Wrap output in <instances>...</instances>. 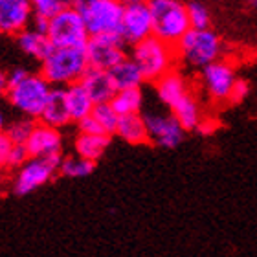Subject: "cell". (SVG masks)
I'll return each mask as SVG.
<instances>
[{
    "label": "cell",
    "mask_w": 257,
    "mask_h": 257,
    "mask_svg": "<svg viewBox=\"0 0 257 257\" xmlns=\"http://www.w3.org/2000/svg\"><path fill=\"white\" fill-rule=\"evenodd\" d=\"M88 68L86 48H54L41 63L39 74L54 88H66L79 83Z\"/></svg>",
    "instance_id": "1"
},
{
    "label": "cell",
    "mask_w": 257,
    "mask_h": 257,
    "mask_svg": "<svg viewBox=\"0 0 257 257\" xmlns=\"http://www.w3.org/2000/svg\"><path fill=\"white\" fill-rule=\"evenodd\" d=\"M128 57L138 66V70L144 75V81H149V83H156L164 75L173 72L178 59L175 46L164 43L155 35L134 44Z\"/></svg>",
    "instance_id": "2"
},
{
    "label": "cell",
    "mask_w": 257,
    "mask_h": 257,
    "mask_svg": "<svg viewBox=\"0 0 257 257\" xmlns=\"http://www.w3.org/2000/svg\"><path fill=\"white\" fill-rule=\"evenodd\" d=\"M153 35L164 43L177 46L191 30L188 4L182 0H149Z\"/></svg>",
    "instance_id": "3"
},
{
    "label": "cell",
    "mask_w": 257,
    "mask_h": 257,
    "mask_svg": "<svg viewBox=\"0 0 257 257\" xmlns=\"http://www.w3.org/2000/svg\"><path fill=\"white\" fill-rule=\"evenodd\" d=\"M222 48V41L213 30H189L175 46L178 59L197 68H204L219 61Z\"/></svg>",
    "instance_id": "4"
},
{
    "label": "cell",
    "mask_w": 257,
    "mask_h": 257,
    "mask_svg": "<svg viewBox=\"0 0 257 257\" xmlns=\"http://www.w3.org/2000/svg\"><path fill=\"white\" fill-rule=\"evenodd\" d=\"M54 86L44 79L41 74H30L19 85L8 88V99L21 114L30 119H39L48 101L50 92Z\"/></svg>",
    "instance_id": "5"
},
{
    "label": "cell",
    "mask_w": 257,
    "mask_h": 257,
    "mask_svg": "<svg viewBox=\"0 0 257 257\" xmlns=\"http://www.w3.org/2000/svg\"><path fill=\"white\" fill-rule=\"evenodd\" d=\"M46 35L54 48H86L90 41V33L86 30L79 10L68 8L50 19Z\"/></svg>",
    "instance_id": "6"
},
{
    "label": "cell",
    "mask_w": 257,
    "mask_h": 257,
    "mask_svg": "<svg viewBox=\"0 0 257 257\" xmlns=\"http://www.w3.org/2000/svg\"><path fill=\"white\" fill-rule=\"evenodd\" d=\"M90 37L119 33L123 4L121 0H85L79 8Z\"/></svg>",
    "instance_id": "7"
},
{
    "label": "cell",
    "mask_w": 257,
    "mask_h": 257,
    "mask_svg": "<svg viewBox=\"0 0 257 257\" xmlns=\"http://www.w3.org/2000/svg\"><path fill=\"white\" fill-rule=\"evenodd\" d=\"M63 156H52V158H30L24 166L17 171L13 180V193L19 197H26L30 193L37 191L52 180L59 173Z\"/></svg>",
    "instance_id": "8"
},
{
    "label": "cell",
    "mask_w": 257,
    "mask_h": 257,
    "mask_svg": "<svg viewBox=\"0 0 257 257\" xmlns=\"http://www.w3.org/2000/svg\"><path fill=\"white\" fill-rule=\"evenodd\" d=\"M123 15L119 33L125 44L134 46L136 43L153 35V22H151L149 0H121Z\"/></svg>",
    "instance_id": "9"
},
{
    "label": "cell",
    "mask_w": 257,
    "mask_h": 257,
    "mask_svg": "<svg viewBox=\"0 0 257 257\" xmlns=\"http://www.w3.org/2000/svg\"><path fill=\"white\" fill-rule=\"evenodd\" d=\"M86 57H88L90 68L110 72L116 64L121 63L127 57L125 41L121 37V33L90 37V41L86 44Z\"/></svg>",
    "instance_id": "10"
},
{
    "label": "cell",
    "mask_w": 257,
    "mask_h": 257,
    "mask_svg": "<svg viewBox=\"0 0 257 257\" xmlns=\"http://www.w3.org/2000/svg\"><path fill=\"white\" fill-rule=\"evenodd\" d=\"M202 85L208 92V96L215 101H228L231 88L235 85L237 75L235 66L230 61L219 59L202 68Z\"/></svg>",
    "instance_id": "11"
},
{
    "label": "cell",
    "mask_w": 257,
    "mask_h": 257,
    "mask_svg": "<svg viewBox=\"0 0 257 257\" xmlns=\"http://www.w3.org/2000/svg\"><path fill=\"white\" fill-rule=\"evenodd\" d=\"M145 125H147V133H149V140L158 147L164 149H175L177 145L184 140V131L182 125L178 123L177 118L171 112H145L144 114Z\"/></svg>",
    "instance_id": "12"
},
{
    "label": "cell",
    "mask_w": 257,
    "mask_h": 257,
    "mask_svg": "<svg viewBox=\"0 0 257 257\" xmlns=\"http://www.w3.org/2000/svg\"><path fill=\"white\" fill-rule=\"evenodd\" d=\"M32 21L30 0H0V33L19 35L32 26Z\"/></svg>",
    "instance_id": "13"
},
{
    "label": "cell",
    "mask_w": 257,
    "mask_h": 257,
    "mask_svg": "<svg viewBox=\"0 0 257 257\" xmlns=\"http://www.w3.org/2000/svg\"><path fill=\"white\" fill-rule=\"evenodd\" d=\"M30 158H52L63 156V134L59 128L48 127L44 123H35L32 136L26 142Z\"/></svg>",
    "instance_id": "14"
},
{
    "label": "cell",
    "mask_w": 257,
    "mask_h": 257,
    "mask_svg": "<svg viewBox=\"0 0 257 257\" xmlns=\"http://www.w3.org/2000/svg\"><path fill=\"white\" fill-rule=\"evenodd\" d=\"M155 86H156V96H158V99L169 110H173L178 103L182 101L184 97L188 96V94H191L186 77L180 72H177V70H173L167 75H164L160 81H156Z\"/></svg>",
    "instance_id": "15"
},
{
    "label": "cell",
    "mask_w": 257,
    "mask_h": 257,
    "mask_svg": "<svg viewBox=\"0 0 257 257\" xmlns=\"http://www.w3.org/2000/svg\"><path fill=\"white\" fill-rule=\"evenodd\" d=\"M81 85L85 86L86 92L90 94L92 101L96 105H101V103H110L112 97L116 96V86H114V81L110 77L108 72L105 70H96V68H88L86 74L83 75L81 79Z\"/></svg>",
    "instance_id": "16"
},
{
    "label": "cell",
    "mask_w": 257,
    "mask_h": 257,
    "mask_svg": "<svg viewBox=\"0 0 257 257\" xmlns=\"http://www.w3.org/2000/svg\"><path fill=\"white\" fill-rule=\"evenodd\" d=\"M39 121L54 128H63L68 123H72L68 107H66L64 88H52L48 101L44 105V110H43V114H41Z\"/></svg>",
    "instance_id": "17"
},
{
    "label": "cell",
    "mask_w": 257,
    "mask_h": 257,
    "mask_svg": "<svg viewBox=\"0 0 257 257\" xmlns=\"http://www.w3.org/2000/svg\"><path fill=\"white\" fill-rule=\"evenodd\" d=\"M17 44L19 48L26 55H30L32 59L43 63L50 55V52L54 50V44L50 43V39L46 33H41L33 28H28L22 33L17 35Z\"/></svg>",
    "instance_id": "18"
},
{
    "label": "cell",
    "mask_w": 257,
    "mask_h": 257,
    "mask_svg": "<svg viewBox=\"0 0 257 257\" xmlns=\"http://www.w3.org/2000/svg\"><path fill=\"white\" fill-rule=\"evenodd\" d=\"M64 97H66V107H68L70 118L72 121H81L86 116H90L96 103L92 101L90 94L86 92V88L79 83H74L64 88Z\"/></svg>",
    "instance_id": "19"
},
{
    "label": "cell",
    "mask_w": 257,
    "mask_h": 257,
    "mask_svg": "<svg viewBox=\"0 0 257 257\" xmlns=\"http://www.w3.org/2000/svg\"><path fill=\"white\" fill-rule=\"evenodd\" d=\"M110 145V136L107 134H77L74 140L75 155L96 164Z\"/></svg>",
    "instance_id": "20"
},
{
    "label": "cell",
    "mask_w": 257,
    "mask_h": 257,
    "mask_svg": "<svg viewBox=\"0 0 257 257\" xmlns=\"http://www.w3.org/2000/svg\"><path fill=\"white\" fill-rule=\"evenodd\" d=\"M116 136L131 145H142V144L151 142L144 114L121 116L118 121V128H116Z\"/></svg>",
    "instance_id": "21"
},
{
    "label": "cell",
    "mask_w": 257,
    "mask_h": 257,
    "mask_svg": "<svg viewBox=\"0 0 257 257\" xmlns=\"http://www.w3.org/2000/svg\"><path fill=\"white\" fill-rule=\"evenodd\" d=\"M110 77L114 81L116 90H128V88H142L144 85V75L138 70V66L133 63L131 57H125L121 63H118L110 72Z\"/></svg>",
    "instance_id": "22"
},
{
    "label": "cell",
    "mask_w": 257,
    "mask_h": 257,
    "mask_svg": "<svg viewBox=\"0 0 257 257\" xmlns=\"http://www.w3.org/2000/svg\"><path fill=\"white\" fill-rule=\"evenodd\" d=\"M171 114L177 118V121L182 125L184 131H197L200 121H202V110L198 105L197 97L193 94H188L177 107L173 108Z\"/></svg>",
    "instance_id": "23"
},
{
    "label": "cell",
    "mask_w": 257,
    "mask_h": 257,
    "mask_svg": "<svg viewBox=\"0 0 257 257\" xmlns=\"http://www.w3.org/2000/svg\"><path fill=\"white\" fill-rule=\"evenodd\" d=\"M112 108L116 110L119 118L121 116H131V114H140L144 107V92L142 88H128V90H118L116 96L110 101Z\"/></svg>",
    "instance_id": "24"
},
{
    "label": "cell",
    "mask_w": 257,
    "mask_h": 257,
    "mask_svg": "<svg viewBox=\"0 0 257 257\" xmlns=\"http://www.w3.org/2000/svg\"><path fill=\"white\" fill-rule=\"evenodd\" d=\"M96 169V164L94 162H88L81 156H66L61 162L59 173L66 178H85L88 175H92Z\"/></svg>",
    "instance_id": "25"
},
{
    "label": "cell",
    "mask_w": 257,
    "mask_h": 257,
    "mask_svg": "<svg viewBox=\"0 0 257 257\" xmlns=\"http://www.w3.org/2000/svg\"><path fill=\"white\" fill-rule=\"evenodd\" d=\"M92 116L96 119L97 123L101 125L103 133L107 136H112L116 134V128H118V121L119 116L116 114V110L112 108L110 103H101V105H96L94 110H92Z\"/></svg>",
    "instance_id": "26"
},
{
    "label": "cell",
    "mask_w": 257,
    "mask_h": 257,
    "mask_svg": "<svg viewBox=\"0 0 257 257\" xmlns=\"http://www.w3.org/2000/svg\"><path fill=\"white\" fill-rule=\"evenodd\" d=\"M33 128H35V121L33 119L22 118L8 125L4 134L11 140L13 145H26V142L30 140V136L33 133Z\"/></svg>",
    "instance_id": "27"
},
{
    "label": "cell",
    "mask_w": 257,
    "mask_h": 257,
    "mask_svg": "<svg viewBox=\"0 0 257 257\" xmlns=\"http://www.w3.org/2000/svg\"><path fill=\"white\" fill-rule=\"evenodd\" d=\"M188 15L191 30H209L211 15H209V10L204 4H200V2H189Z\"/></svg>",
    "instance_id": "28"
},
{
    "label": "cell",
    "mask_w": 257,
    "mask_h": 257,
    "mask_svg": "<svg viewBox=\"0 0 257 257\" xmlns=\"http://www.w3.org/2000/svg\"><path fill=\"white\" fill-rule=\"evenodd\" d=\"M30 4H32L33 17H41L46 21L64 10L63 0H30Z\"/></svg>",
    "instance_id": "29"
},
{
    "label": "cell",
    "mask_w": 257,
    "mask_h": 257,
    "mask_svg": "<svg viewBox=\"0 0 257 257\" xmlns=\"http://www.w3.org/2000/svg\"><path fill=\"white\" fill-rule=\"evenodd\" d=\"M28 160H30V155H28L26 145H13L6 169H21Z\"/></svg>",
    "instance_id": "30"
},
{
    "label": "cell",
    "mask_w": 257,
    "mask_h": 257,
    "mask_svg": "<svg viewBox=\"0 0 257 257\" xmlns=\"http://www.w3.org/2000/svg\"><path fill=\"white\" fill-rule=\"evenodd\" d=\"M250 94V85H248V81L244 79H237L233 88H231V94H230V103H241L244 101Z\"/></svg>",
    "instance_id": "31"
},
{
    "label": "cell",
    "mask_w": 257,
    "mask_h": 257,
    "mask_svg": "<svg viewBox=\"0 0 257 257\" xmlns=\"http://www.w3.org/2000/svg\"><path fill=\"white\" fill-rule=\"evenodd\" d=\"M77 131H79V134H105V133H103L101 125L94 119V116H92V114H90V116H86L85 119L77 121Z\"/></svg>",
    "instance_id": "32"
},
{
    "label": "cell",
    "mask_w": 257,
    "mask_h": 257,
    "mask_svg": "<svg viewBox=\"0 0 257 257\" xmlns=\"http://www.w3.org/2000/svg\"><path fill=\"white\" fill-rule=\"evenodd\" d=\"M11 149H13L11 140L8 138L6 134H0V169H6V167H8V160H10Z\"/></svg>",
    "instance_id": "33"
},
{
    "label": "cell",
    "mask_w": 257,
    "mask_h": 257,
    "mask_svg": "<svg viewBox=\"0 0 257 257\" xmlns=\"http://www.w3.org/2000/svg\"><path fill=\"white\" fill-rule=\"evenodd\" d=\"M30 74H32V72H30L28 68H15V70H11L10 74H8V88H10V86L19 85V83L26 79Z\"/></svg>",
    "instance_id": "34"
},
{
    "label": "cell",
    "mask_w": 257,
    "mask_h": 257,
    "mask_svg": "<svg viewBox=\"0 0 257 257\" xmlns=\"http://www.w3.org/2000/svg\"><path fill=\"white\" fill-rule=\"evenodd\" d=\"M217 127H219V125H217V121H213V119H206L204 118L202 121H200V125H198V133L200 134H206V136H208V134H213L215 131H217Z\"/></svg>",
    "instance_id": "35"
},
{
    "label": "cell",
    "mask_w": 257,
    "mask_h": 257,
    "mask_svg": "<svg viewBox=\"0 0 257 257\" xmlns=\"http://www.w3.org/2000/svg\"><path fill=\"white\" fill-rule=\"evenodd\" d=\"M8 94V74L4 70H0V97Z\"/></svg>",
    "instance_id": "36"
},
{
    "label": "cell",
    "mask_w": 257,
    "mask_h": 257,
    "mask_svg": "<svg viewBox=\"0 0 257 257\" xmlns=\"http://www.w3.org/2000/svg\"><path fill=\"white\" fill-rule=\"evenodd\" d=\"M83 4H85V0H63V6L68 10H79Z\"/></svg>",
    "instance_id": "37"
},
{
    "label": "cell",
    "mask_w": 257,
    "mask_h": 257,
    "mask_svg": "<svg viewBox=\"0 0 257 257\" xmlns=\"http://www.w3.org/2000/svg\"><path fill=\"white\" fill-rule=\"evenodd\" d=\"M6 127H8V125H6V116H4V112L0 110V134L6 133Z\"/></svg>",
    "instance_id": "38"
},
{
    "label": "cell",
    "mask_w": 257,
    "mask_h": 257,
    "mask_svg": "<svg viewBox=\"0 0 257 257\" xmlns=\"http://www.w3.org/2000/svg\"><path fill=\"white\" fill-rule=\"evenodd\" d=\"M248 2H250V6H252V8H257V0H248Z\"/></svg>",
    "instance_id": "39"
},
{
    "label": "cell",
    "mask_w": 257,
    "mask_h": 257,
    "mask_svg": "<svg viewBox=\"0 0 257 257\" xmlns=\"http://www.w3.org/2000/svg\"><path fill=\"white\" fill-rule=\"evenodd\" d=\"M2 180H4V175H2V169H0V184H2Z\"/></svg>",
    "instance_id": "40"
}]
</instances>
